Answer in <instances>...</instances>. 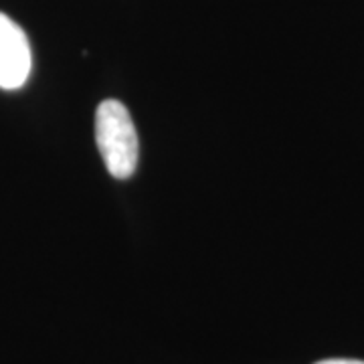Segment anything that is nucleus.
<instances>
[{
  "mask_svg": "<svg viewBox=\"0 0 364 364\" xmlns=\"http://www.w3.org/2000/svg\"><path fill=\"white\" fill-rule=\"evenodd\" d=\"M316 364H364L363 360H350V358H330V360H322Z\"/></svg>",
  "mask_w": 364,
  "mask_h": 364,
  "instance_id": "7ed1b4c3",
  "label": "nucleus"
},
{
  "mask_svg": "<svg viewBox=\"0 0 364 364\" xmlns=\"http://www.w3.org/2000/svg\"><path fill=\"white\" fill-rule=\"evenodd\" d=\"M95 142L107 172L114 178H130L138 166V134L130 112L117 100H105L95 112Z\"/></svg>",
  "mask_w": 364,
  "mask_h": 364,
  "instance_id": "f257e3e1",
  "label": "nucleus"
},
{
  "mask_svg": "<svg viewBox=\"0 0 364 364\" xmlns=\"http://www.w3.org/2000/svg\"><path fill=\"white\" fill-rule=\"evenodd\" d=\"M33 69V55L25 31L0 13V90H18Z\"/></svg>",
  "mask_w": 364,
  "mask_h": 364,
  "instance_id": "f03ea898",
  "label": "nucleus"
}]
</instances>
